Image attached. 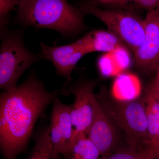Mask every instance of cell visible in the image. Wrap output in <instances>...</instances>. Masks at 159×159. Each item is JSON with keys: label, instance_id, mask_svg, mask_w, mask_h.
<instances>
[{"label": "cell", "instance_id": "cell-15", "mask_svg": "<svg viewBox=\"0 0 159 159\" xmlns=\"http://www.w3.org/2000/svg\"><path fill=\"white\" fill-rule=\"evenodd\" d=\"M26 159H60L51 144L48 128L35 137L34 146Z\"/></svg>", "mask_w": 159, "mask_h": 159}, {"label": "cell", "instance_id": "cell-4", "mask_svg": "<svg viewBox=\"0 0 159 159\" xmlns=\"http://www.w3.org/2000/svg\"><path fill=\"white\" fill-rule=\"evenodd\" d=\"M0 88L4 91L15 88L19 80L33 64L40 59L25 46L22 31L1 29Z\"/></svg>", "mask_w": 159, "mask_h": 159}, {"label": "cell", "instance_id": "cell-27", "mask_svg": "<svg viewBox=\"0 0 159 159\" xmlns=\"http://www.w3.org/2000/svg\"><path fill=\"white\" fill-rule=\"evenodd\" d=\"M157 99H158V98H157Z\"/></svg>", "mask_w": 159, "mask_h": 159}, {"label": "cell", "instance_id": "cell-25", "mask_svg": "<svg viewBox=\"0 0 159 159\" xmlns=\"http://www.w3.org/2000/svg\"><path fill=\"white\" fill-rule=\"evenodd\" d=\"M157 79L158 80H159V67L157 69Z\"/></svg>", "mask_w": 159, "mask_h": 159}, {"label": "cell", "instance_id": "cell-9", "mask_svg": "<svg viewBox=\"0 0 159 159\" xmlns=\"http://www.w3.org/2000/svg\"><path fill=\"white\" fill-rule=\"evenodd\" d=\"M40 48V59L50 61L57 75L66 80L72 79L71 75L76 65L86 55L79 39L72 43L59 47H50L41 43Z\"/></svg>", "mask_w": 159, "mask_h": 159}, {"label": "cell", "instance_id": "cell-18", "mask_svg": "<svg viewBox=\"0 0 159 159\" xmlns=\"http://www.w3.org/2000/svg\"><path fill=\"white\" fill-rule=\"evenodd\" d=\"M21 0H0L1 29L6 27L8 22L9 12L18 6Z\"/></svg>", "mask_w": 159, "mask_h": 159}, {"label": "cell", "instance_id": "cell-26", "mask_svg": "<svg viewBox=\"0 0 159 159\" xmlns=\"http://www.w3.org/2000/svg\"><path fill=\"white\" fill-rule=\"evenodd\" d=\"M158 9L159 11V7H158Z\"/></svg>", "mask_w": 159, "mask_h": 159}, {"label": "cell", "instance_id": "cell-22", "mask_svg": "<svg viewBox=\"0 0 159 159\" xmlns=\"http://www.w3.org/2000/svg\"><path fill=\"white\" fill-rule=\"evenodd\" d=\"M132 0H111L104 3L113 5H121L125 4L127 2H131Z\"/></svg>", "mask_w": 159, "mask_h": 159}, {"label": "cell", "instance_id": "cell-21", "mask_svg": "<svg viewBox=\"0 0 159 159\" xmlns=\"http://www.w3.org/2000/svg\"><path fill=\"white\" fill-rule=\"evenodd\" d=\"M148 87L152 91L156 97L159 99V80L156 79L148 86Z\"/></svg>", "mask_w": 159, "mask_h": 159}, {"label": "cell", "instance_id": "cell-13", "mask_svg": "<svg viewBox=\"0 0 159 159\" xmlns=\"http://www.w3.org/2000/svg\"><path fill=\"white\" fill-rule=\"evenodd\" d=\"M143 100L148 122V144L149 148H153L159 145V100L148 87Z\"/></svg>", "mask_w": 159, "mask_h": 159}, {"label": "cell", "instance_id": "cell-7", "mask_svg": "<svg viewBox=\"0 0 159 159\" xmlns=\"http://www.w3.org/2000/svg\"><path fill=\"white\" fill-rule=\"evenodd\" d=\"M50 123L48 127L50 140L57 155L65 156L73 143V126L70 105L57 97L52 102Z\"/></svg>", "mask_w": 159, "mask_h": 159}, {"label": "cell", "instance_id": "cell-12", "mask_svg": "<svg viewBox=\"0 0 159 159\" xmlns=\"http://www.w3.org/2000/svg\"><path fill=\"white\" fill-rule=\"evenodd\" d=\"M141 84L135 74L123 73L117 75L112 87V95L120 101L138 99L141 93Z\"/></svg>", "mask_w": 159, "mask_h": 159}, {"label": "cell", "instance_id": "cell-1", "mask_svg": "<svg viewBox=\"0 0 159 159\" xmlns=\"http://www.w3.org/2000/svg\"><path fill=\"white\" fill-rule=\"evenodd\" d=\"M59 96L49 91L34 73L0 96V149L3 159H16L26 148L35 123Z\"/></svg>", "mask_w": 159, "mask_h": 159}, {"label": "cell", "instance_id": "cell-3", "mask_svg": "<svg viewBox=\"0 0 159 159\" xmlns=\"http://www.w3.org/2000/svg\"><path fill=\"white\" fill-rule=\"evenodd\" d=\"M103 110L115 125L122 129L132 148L141 142L148 143V126L143 99L120 101L108 95L103 88L96 94Z\"/></svg>", "mask_w": 159, "mask_h": 159}, {"label": "cell", "instance_id": "cell-16", "mask_svg": "<svg viewBox=\"0 0 159 159\" xmlns=\"http://www.w3.org/2000/svg\"><path fill=\"white\" fill-rule=\"evenodd\" d=\"M97 65L100 74L104 77L117 76L122 73L117 65L111 52L101 55L98 59Z\"/></svg>", "mask_w": 159, "mask_h": 159}, {"label": "cell", "instance_id": "cell-28", "mask_svg": "<svg viewBox=\"0 0 159 159\" xmlns=\"http://www.w3.org/2000/svg\"><path fill=\"white\" fill-rule=\"evenodd\" d=\"M159 145H158V146H159ZM156 147H157V146H156Z\"/></svg>", "mask_w": 159, "mask_h": 159}, {"label": "cell", "instance_id": "cell-5", "mask_svg": "<svg viewBox=\"0 0 159 159\" xmlns=\"http://www.w3.org/2000/svg\"><path fill=\"white\" fill-rule=\"evenodd\" d=\"M83 13L99 19L126 44L134 54L142 45L145 34L144 19L134 12L122 9H104L93 2H83L80 5Z\"/></svg>", "mask_w": 159, "mask_h": 159}, {"label": "cell", "instance_id": "cell-8", "mask_svg": "<svg viewBox=\"0 0 159 159\" xmlns=\"http://www.w3.org/2000/svg\"><path fill=\"white\" fill-rule=\"evenodd\" d=\"M144 41L134 53L137 66L146 72H152L159 66V11H148L144 19Z\"/></svg>", "mask_w": 159, "mask_h": 159}, {"label": "cell", "instance_id": "cell-17", "mask_svg": "<svg viewBox=\"0 0 159 159\" xmlns=\"http://www.w3.org/2000/svg\"><path fill=\"white\" fill-rule=\"evenodd\" d=\"M111 52L122 73L130 66L131 57L128 50L124 46H120Z\"/></svg>", "mask_w": 159, "mask_h": 159}, {"label": "cell", "instance_id": "cell-11", "mask_svg": "<svg viewBox=\"0 0 159 159\" xmlns=\"http://www.w3.org/2000/svg\"><path fill=\"white\" fill-rule=\"evenodd\" d=\"M79 39L86 54L97 51L107 53L124 46L122 40L108 30L90 31Z\"/></svg>", "mask_w": 159, "mask_h": 159}, {"label": "cell", "instance_id": "cell-20", "mask_svg": "<svg viewBox=\"0 0 159 159\" xmlns=\"http://www.w3.org/2000/svg\"><path fill=\"white\" fill-rule=\"evenodd\" d=\"M131 2L148 11L153 10L159 7V0H132Z\"/></svg>", "mask_w": 159, "mask_h": 159}, {"label": "cell", "instance_id": "cell-2", "mask_svg": "<svg viewBox=\"0 0 159 159\" xmlns=\"http://www.w3.org/2000/svg\"><path fill=\"white\" fill-rule=\"evenodd\" d=\"M17 6L16 18L23 26L51 29L68 38L85 26L82 11L67 0H21Z\"/></svg>", "mask_w": 159, "mask_h": 159}, {"label": "cell", "instance_id": "cell-6", "mask_svg": "<svg viewBox=\"0 0 159 159\" xmlns=\"http://www.w3.org/2000/svg\"><path fill=\"white\" fill-rule=\"evenodd\" d=\"M95 81L66 80L62 88L57 91L58 95H73L74 102L70 105L73 123V143L80 137L87 135L93 119L97 99L94 90ZM73 144V143H72Z\"/></svg>", "mask_w": 159, "mask_h": 159}, {"label": "cell", "instance_id": "cell-14", "mask_svg": "<svg viewBox=\"0 0 159 159\" xmlns=\"http://www.w3.org/2000/svg\"><path fill=\"white\" fill-rule=\"evenodd\" d=\"M98 148L87 135L74 141L65 156V159H100Z\"/></svg>", "mask_w": 159, "mask_h": 159}, {"label": "cell", "instance_id": "cell-10", "mask_svg": "<svg viewBox=\"0 0 159 159\" xmlns=\"http://www.w3.org/2000/svg\"><path fill=\"white\" fill-rule=\"evenodd\" d=\"M115 125L97 100L93 119L87 136L102 157L108 155L116 142L118 135Z\"/></svg>", "mask_w": 159, "mask_h": 159}, {"label": "cell", "instance_id": "cell-24", "mask_svg": "<svg viewBox=\"0 0 159 159\" xmlns=\"http://www.w3.org/2000/svg\"><path fill=\"white\" fill-rule=\"evenodd\" d=\"M149 148L152 151L154 154L157 157V158L159 159V145L154 148Z\"/></svg>", "mask_w": 159, "mask_h": 159}, {"label": "cell", "instance_id": "cell-23", "mask_svg": "<svg viewBox=\"0 0 159 159\" xmlns=\"http://www.w3.org/2000/svg\"><path fill=\"white\" fill-rule=\"evenodd\" d=\"M142 159H158L154 154L150 148L146 150V152Z\"/></svg>", "mask_w": 159, "mask_h": 159}, {"label": "cell", "instance_id": "cell-19", "mask_svg": "<svg viewBox=\"0 0 159 159\" xmlns=\"http://www.w3.org/2000/svg\"><path fill=\"white\" fill-rule=\"evenodd\" d=\"M122 151L113 154L109 156L105 157L104 159H142L146 151L136 152L134 150Z\"/></svg>", "mask_w": 159, "mask_h": 159}]
</instances>
